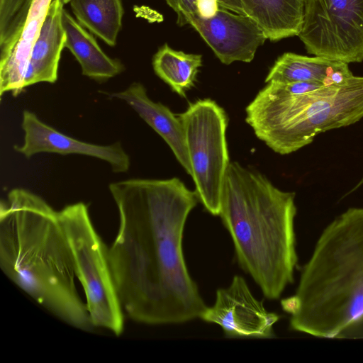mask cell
Instances as JSON below:
<instances>
[{
    "label": "cell",
    "instance_id": "4fadbf2b",
    "mask_svg": "<svg viewBox=\"0 0 363 363\" xmlns=\"http://www.w3.org/2000/svg\"><path fill=\"white\" fill-rule=\"evenodd\" d=\"M63 6L58 0H52L49 6L31 51L24 79L25 88L39 82L55 83L57 80L59 62L65 41Z\"/></svg>",
    "mask_w": 363,
    "mask_h": 363
},
{
    "label": "cell",
    "instance_id": "d6986e66",
    "mask_svg": "<svg viewBox=\"0 0 363 363\" xmlns=\"http://www.w3.org/2000/svg\"><path fill=\"white\" fill-rule=\"evenodd\" d=\"M202 66V56L176 50L167 44L159 48L152 58L155 74L182 97L195 86V82Z\"/></svg>",
    "mask_w": 363,
    "mask_h": 363
},
{
    "label": "cell",
    "instance_id": "30bf717a",
    "mask_svg": "<svg viewBox=\"0 0 363 363\" xmlns=\"http://www.w3.org/2000/svg\"><path fill=\"white\" fill-rule=\"evenodd\" d=\"M186 24L194 28L225 65L235 61L251 62L257 48L267 40L264 31L250 17L223 6L206 17L187 16L184 26Z\"/></svg>",
    "mask_w": 363,
    "mask_h": 363
},
{
    "label": "cell",
    "instance_id": "e0dca14e",
    "mask_svg": "<svg viewBox=\"0 0 363 363\" xmlns=\"http://www.w3.org/2000/svg\"><path fill=\"white\" fill-rule=\"evenodd\" d=\"M246 15L254 20L267 39L277 41L298 35L306 0H240Z\"/></svg>",
    "mask_w": 363,
    "mask_h": 363
},
{
    "label": "cell",
    "instance_id": "5b68a950",
    "mask_svg": "<svg viewBox=\"0 0 363 363\" xmlns=\"http://www.w3.org/2000/svg\"><path fill=\"white\" fill-rule=\"evenodd\" d=\"M245 112L255 135L275 152L288 155L321 133L363 118V77L353 75L342 84L297 95L281 93L267 83Z\"/></svg>",
    "mask_w": 363,
    "mask_h": 363
},
{
    "label": "cell",
    "instance_id": "7a4b0ae2",
    "mask_svg": "<svg viewBox=\"0 0 363 363\" xmlns=\"http://www.w3.org/2000/svg\"><path fill=\"white\" fill-rule=\"evenodd\" d=\"M0 267L14 284L65 323L93 328L79 294L69 246L55 211L28 190H11L0 208Z\"/></svg>",
    "mask_w": 363,
    "mask_h": 363
},
{
    "label": "cell",
    "instance_id": "7c38bea8",
    "mask_svg": "<svg viewBox=\"0 0 363 363\" xmlns=\"http://www.w3.org/2000/svg\"><path fill=\"white\" fill-rule=\"evenodd\" d=\"M111 95L124 101L159 134L186 173L191 176L184 129L179 117L164 104L153 101L148 96L145 87L140 82H133L125 89Z\"/></svg>",
    "mask_w": 363,
    "mask_h": 363
},
{
    "label": "cell",
    "instance_id": "9c48e42d",
    "mask_svg": "<svg viewBox=\"0 0 363 363\" xmlns=\"http://www.w3.org/2000/svg\"><path fill=\"white\" fill-rule=\"evenodd\" d=\"M200 319L218 325L226 337L272 338L280 315L267 311L245 279L235 275L228 287L217 289L214 304L207 306Z\"/></svg>",
    "mask_w": 363,
    "mask_h": 363
},
{
    "label": "cell",
    "instance_id": "ffe728a7",
    "mask_svg": "<svg viewBox=\"0 0 363 363\" xmlns=\"http://www.w3.org/2000/svg\"><path fill=\"white\" fill-rule=\"evenodd\" d=\"M33 0H4L0 4V59L15 45Z\"/></svg>",
    "mask_w": 363,
    "mask_h": 363
},
{
    "label": "cell",
    "instance_id": "3957f363",
    "mask_svg": "<svg viewBox=\"0 0 363 363\" xmlns=\"http://www.w3.org/2000/svg\"><path fill=\"white\" fill-rule=\"evenodd\" d=\"M295 196L238 162L228 165L219 216L240 267L270 300L279 298L294 282L298 262Z\"/></svg>",
    "mask_w": 363,
    "mask_h": 363
},
{
    "label": "cell",
    "instance_id": "ba28073f",
    "mask_svg": "<svg viewBox=\"0 0 363 363\" xmlns=\"http://www.w3.org/2000/svg\"><path fill=\"white\" fill-rule=\"evenodd\" d=\"M298 36L309 54L363 62V0H306Z\"/></svg>",
    "mask_w": 363,
    "mask_h": 363
},
{
    "label": "cell",
    "instance_id": "277c9868",
    "mask_svg": "<svg viewBox=\"0 0 363 363\" xmlns=\"http://www.w3.org/2000/svg\"><path fill=\"white\" fill-rule=\"evenodd\" d=\"M280 303L291 330L318 337H340L363 319V208L325 228L296 292Z\"/></svg>",
    "mask_w": 363,
    "mask_h": 363
},
{
    "label": "cell",
    "instance_id": "2e32d148",
    "mask_svg": "<svg viewBox=\"0 0 363 363\" xmlns=\"http://www.w3.org/2000/svg\"><path fill=\"white\" fill-rule=\"evenodd\" d=\"M62 18L65 33V48L75 57L84 76L96 81H105L124 70L121 62L108 57L94 36L65 9L62 11Z\"/></svg>",
    "mask_w": 363,
    "mask_h": 363
},
{
    "label": "cell",
    "instance_id": "8fae6325",
    "mask_svg": "<svg viewBox=\"0 0 363 363\" xmlns=\"http://www.w3.org/2000/svg\"><path fill=\"white\" fill-rule=\"evenodd\" d=\"M21 127L23 143L15 145L14 150L26 158L41 152L75 154L104 160L115 173H125L130 168V157L120 143L101 145L77 140L48 125L28 110L23 112Z\"/></svg>",
    "mask_w": 363,
    "mask_h": 363
},
{
    "label": "cell",
    "instance_id": "5bb4252c",
    "mask_svg": "<svg viewBox=\"0 0 363 363\" xmlns=\"http://www.w3.org/2000/svg\"><path fill=\"white\" fill-rule=\"evenodd\" d=\"M352 76L347 63L285 52L275 61L265 82H312L328 86L342 84Z\"/></svg>",
    "mask_w": 363,
    "mask_h": 363
},
{
    "label": "cell",
    "instance_id": "603a6c76",
    "mask_svg": "<svg viewBox=\"0 0 363 363\" xmlns=\"http://www.w3.org/2000/svg\"><path fill=\"white\" fill-rule=\"evenodd\" d=\"M62 5L67 4L70 2L71 0H58Z\"/></svg>",
    "mask_w": 363,
    "mask_h": 363
},
{
    "label": "cell",
    "instance_id": "ac0fdd59",
    "mask_svg": "<svg viewBox=\"0 0 363 363\" xmlns=\"http://www.w3.org/2000/svg\"><path fill=\"white\" fill-rule=\"evenodd\" d=\"M77 21L111 47L116 45L122 28V0H71Z\"/></svg>",
    "mask_w": 363,
    "mask_h": 363
},
{
    "label": "cell",
    "instance_id": "44dd1931",
    "mask_svg": "<svg viewBox=\"0 0 363 363\" xmlns=\"http://www.w3.org/2000/svg\"><path fill=\"white\" fill-rule=\"evenodd\" d=\"M196 0H165L167 4L177 15V24H181L184 17L192 11L193 4ZM226 9L235 13L247 16L240 0H218Z\"/></svg>",
    "mask_w": 363,
    "mask_h": 363
},
{
    "label": "cell",
    "instance_id": "9a60e30c",
    "mask_svg": "<svg viewBox=\"0 0 363 363\" xmlns=\"http://www.w3.org/2000/svg\"><path fill=\"white\" fill-rule=\"evenodd\" d=\"M52 0H33L24 26L13 48L0 59V95L14 96L24 89V79L33 47Z\"/></svg>",
    "mask_w": 363,
    "mask_h": 363
},
{
    "label": "cell",
    "instance_id": "8992f818",
    "mask_svg": "<svg viewBox=\"0 0 363 363\" xmlns=\"http://www.w3.org/2000/svg\"><path fill=\"white\" fill-rule=\"evenodd\" d=\"M58 218L93 328L121 335L124 311L110 266L108 247L95 228L87 206L82 202L68 205L58 211Z\"/></svg>",
    "mask_w": 363,
    "mask_h": 363
},
{
    "label": "cell",
    "instance_id": "7402d4cb",
    "mask_svg": "<svg viewBox=\"0 0 363 363\" xmlns=\"http://www.w3.org/2000/svg\"><path fill=\"white\" fill-rule=\"evenodd\" d=\"M363 184V177L361 179V180L358 182V184L353 188L352 191H354L357 188H359L360 186Z\"/></svg>",
    "mask_w": 363,
    "mask_h": 363
},
{
    "label": "cell",
    "instance_id": "6da1fadb",
    "mask_svg": "<svg viewBox=\"0 0 363 363\" xmlns=\"http://www.w3.org/2000/svg\"><path fill=\"white\" fill-rule=\"evenodd\" d=\"M119 226L108 247L121 305L133 321L180 324L207 308L187 269L185 224L199 200L177 177L130 179L108 186Z\"/></svg>",
    "mask_w": 363,
    "mask_h": 363
},
{
    "label": "cell",
    "instance_id": "52a82bcc",
    "mask_svg": "<svg viewBox=\"0 0 363 363\" xmlns=\"http://www.w3.org/2000/svg\"><path fill=\"white\" fill-rule=\"evenodd\" d=\"M185 134L191 177L199 200L213 216H219L225 175L230 164L225 111L211 99L190 103L179 114Z\"/></svg>",
    "mask_w": 363,
    "mask_h": 363
},
{
    "label": "cell",
    "instance_id": "cb8c5ba5",
    "mask_svg": "<svg viewBox=\"0 0 363 363\" xmlns=\"http://www.w3.org/2000/svg\"><path fill=\"white\" fill-rule=\"evenodd\" d=\"M4 0H0V4L3 3Z\"/></svg>",
    "mask_w": 363,
    "mask_h": 363
}]
</instances>
